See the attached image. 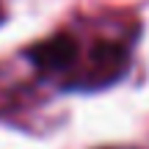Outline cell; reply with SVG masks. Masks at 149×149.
Instances as JSON below:
<instances>
[{
    "label": "cell",
    "mask_w": 149,
    "mask_h": 149,
    "mask_svg": "<svg viewBox=\"0 0 149 149\" xmlns=\"http://www.w3.org/2000/svg\"><path fill=\"white\" fill-rule=\"evenodd\" d=\"M77 55V44H74L72 36L66 33H58V36L47 39V42L36 44L31 50V58L36 61L39 69H47V72H55V69H66V66L74 61Z\"/></svg>",
    "instance_id": "cell-1"
}]
</instances>
